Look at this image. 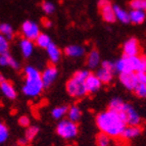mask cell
I'll return each mask as SVG.
<instances>
[{
    "mask_svg": "<svg viewBox=\"0 0 146 146\" xmlns=\"http://www.w3.org/2000/svg\"><path fill=\"white\" fill-rule=\"evenodd\" d=\"M96 125L100 132L108 135L110 138L122 136L123 131L127 126L121 115L110 110L98 113L96 117Z\"/></svg>",
    "mask_w": 146,
    "mask_h": 146,
    "instance_id": "cell-1",
    "label": "cell"
},
{
    "mask_svg": "<svg viewBox=\"0 0 146 146\" xmlns=\"http://www.w3.org/2000/svg\"><path fill=\"white\" fill-rule=\"evenodd\" d=\"M108 110L117 112L127 126H140L141 124V117L137 110L131 104L125 102L119 98H113L110 100Z\"/></svg>",
    "mask_w": 146,
    "mask_h": 146,
    "instance_id": "cell-2",
    "label": "cell"
},
{
    "mask_svg": "<svg viewBox=\"0 0 146 146\" xmlns=\"http://www.w3.org/2000/svg\"><path fill=\"white\" fill-rule=\"evenodd\" d=\"M24 73L25 85L23 87V93L31 97H36L41 94L44 89L41 73L33 66H26Z\"/></svg>",
    "mask_w": 146,
    "mask_h": 146,
    "instance_id": "cell-3",
    "label": "cell"
},
{
    "mask_svg": "<svg viewBox=\"0 0 146 146\" xmlns=\"http://www.w3.org/2000/svg\"><path fill=\"white\" fill-rule=\"evenodd\" d=\"M115 72L122 73H143L146 72V56H123L115 63Z\"/></svg>",
    "mask_w": 146,
    "mask_h": 146,
    "instance_id": "cell-4",
    "label": "cell"
},
{
    "mask_svg": "<svg viewBox=\"0 0 146 146\" xmlns=\"http://www.w3.org/2000/svg\"><path fill=\"white\" fill-rule=\"evenodd\" d=\"M89 75L90 72L88 71H77L74 73L71 79L66 82V88L68 94L75 98L84 97L87 94L85 88V80Z\"/></svg>",
    "mask_w": 146,
    "mask_h": 146,
    "instance_id": "cell-5",
    "label": "cell"
},
{
    "mask_svg": "<svg viewBox=\"0 0 146 146\" xmlns=\"http://www.w3.org/2000/svg\"><path fill=\"white\" fill-rule=\"evenodd\" d=\"M79 133V127L77 123H74L68 119H61L56 126V134L62 139L71 140L75 138Z\"/></svg>",
    "mask_w": 146,
    "mask_h": 146,
    "instance_id": "cell-6",
    "label": "cell"
},
{
    "mask_svg": "<svg viewBox=\"0 0 146 146\" xmlns=\"http://www.w3.org/2000/svg\"><path fill=\"white\" fill-rule=\"evenodd\" d=\"M97 5L100 15H101V17H102V20L105 23L112 24V23H115L117 21L113 5L111 4L110 0H99Z\"/></svg>",
    "mask_w": 146,
    "mask_h": 146,
    "instance_id": "cell-7",
    "label": "cell"
},
{
    "mask_svg": "<svg viewBox=\"0 0 146 146\" xmlns=\"http://www.w3.org/2000/svg\"><path fill=\"white\" fill-rule=\"evenodd\" d=\"M21 32H22L25 39H28L30 41H35L37 39V37L40 35L39 27L37 26V24H35L34 22H31V21L24 22V24L22 25V28H21Z\"/></svg>",
    "mask_w": 146,
    "mask_h": 146,
    "instance_id": "cell-8",
    "label": "cell"
},
{
    "mask_svg": "<svg viewBox=\"0 0 146 146\" xmlns=\"http://www.w3.org/2000/svg\"><path fill=\"white\" fill-rule=\"evenodd\" d=\"M119 79L123 86L130 91H134V89L139 83L138 76L136 73H122L119 74Z\"/></svg>",
    "mask_w": 146,
    "mask_h": 146,
    "instance_id": "cell-9",
    "label": "cell"
},
{
    "mask_svg": "<svg viewBox=\"0 0 146 146\" xmlns=\"http://www.w3.org/2000/svg\"><path fill=\"white\" fill-rule=\"evenodd\" d=\"M57 76V68L54 63H49V66L41 73L42 82H43L44 88H49L51 84L54 82V79Z\"/></svg>",
    "mask_w": 146,
    "mask_h": 146,
    "instance_id": "cell-10",
    "label": "cell"
},
{
    "mask_svg": "<svg viewBox=\"0 0 146 146\" xmlns=\"http://www.w3.org/2000/svg\"><path fill=\"white\" fill-rule=\"evenodd\" d=\"M123 53L125 56L140 55V44L136 38H130L123 45Z\"/></svg>",
    "mask_w": 146,
    "mask_h": 146,
    "instance_id": "cell-11",
    "label": "cell"
},
{
    "mask_svg": "<svg viewBox=\"0 0 146 146\" xmlns=\"http://www.w3.org/2000/svg\"><path fill=\"white\" fill-rule=\"evenodd\" d=\"M102 86L101 81L98 79V77L94 74L90 73L87 79L85 80V88L87 91V94H93V93L97 92Z\"/></svg>",
    "mask_w": 146,
    "mask_h": 146,
    "instance_id": "cell-12",
    "label": "cell"
},
{
    "mask_svg": "<svg viewBox=\"0 0 146 146\" xmlns=\"http://www.w3.org/2000/svg\"><path fill=\"white\" fill-rule=\"evenodd\" d=\"M141 132L142 129L140 128V126H126L121 137L125 140H132L138 137L141 134Z\"/></svg>",
    "mask_w": 146,
    "mask_h": 146,
    "instance_id": "cell-13",
    "label": "cell"
},
{
    "mask_svg": "<svg viewBox=\"0 0 146 146\" xmlns=\"http://www.w3.org/2000/svg\"><path fill=\"white\" fill-rule=\"evenodd\" d=\"M0 89L8 99H15L17 98V91H15V87L10 81L5 80L4 82H2L0 84Z\"/></svg>",
    "mask_w": 146,
    "mask_h": 146,
    "instance_id": "cell-14",
    "label": "cell"
},
{
    "mask_svg": "<svg viewBox=\"0 0 146 146\" xmlns=\"http://www.w3.org/2000/svg\"><path fill=\"white\" fill-rule=\"evenodd\" d=\"M130 15V22L134 25H141L146 20V12L142 10L131 9L129 12Z\"/></svg>",
    "mask_w": 146,
    "mask_h": 146,
    "instance_id": "cell-15",
    "label": "cell"
},
{
    "mask_svg": "<svg viewBox=\"0 0 146 146\" xmlns=\"http://www.w3.org/2000/svg\"><path fill=\"white\" fill-rule=\"evenodd\" d=\"M86 63L90 68H94L100 63V54L96 48H93L86 58Z\"/></svg>",
    "mask_w": 146,
    "mask_h": 146,
    "instance_id": "cell-16",
    "label": "cell"
},
{
    "mask_svg": "<svg viewBox=\"0 0 146 146\" xmlns=\"http://www.w3.org/2000/svg\"><path fill=\"white\" fill-rule=\"evenodd\" d=\"M113 9H115V19H117V21L121 22L122 24H129L130 23L129 12L127 11V10H125L124 8L117 6V5H113Z\"/></svg>",
    "mask_w": 146,
    "mask_h": 146,
    "instance_id": "cell-17",
    "label": "cell"
},
{
    "mask_svg": "<svg viewBox=\"0 0 146 146\" xmlns=\"http://www.w3.org/2000/svg\"><path fill=\"white\" fill-rule=\"evenodd\" d=\"M47 53H48L49 58H50V61L52 63H56L60 59L61 51L59 50V48L56 46L55 44L51 43L47 47Z\"/></svg>",
    "mask_w": 146,
    "mask_h": 146,
    "instance_id": "cell-18",
    "label": "cell"
},
{
    "mask_svg": "<svg viewBox=\"0 0 146 146\" xmlns=\"http://www.w3.org/2000/svg\"><path fill=\"white\" fill-rule=\"evenodd\" d=\"M84 48L79 45H70L64 48V54L68 57H79L84 54Z\"/></svg>",
    "mask_w": 146,
    "mask_h": 146,
    "instance_id": "cell-19",
    "label": "cell"
},
{
    "mask_svg": "<svg viewBox=\"0 0 146 146\" xmlns=\"http://www.w3.org/2000/svg\"><path fill=\"white\" fill-rule=\"evenodd\" d=\"M113 74L115 73L107 71V70H105V68H100L97 71V73H96V76H97L98 79L101 81V83L106 85V84H110L112 81Z\"/></svg>",
    "mask_w": 146,
    "mask_h": 146,
    "instance_id": "cell-20",
    "label": "cell"
},
{
    "mask_svg": "<svg viewBox=\"0 0 146 146\" xmlns=\"http://www.w3.org/2000/svg\"><path fill=\"white\" fill-rule=\"evenodd\" d=\"M33 48H34L33 41H30V40L25 39V38L21 41V49H22V53L26 58H28V57L32 54V52H33Z\"/></svg>",
    "mask_w": 146,
    "mask_h": 146,
    "instance_id": "cell-21",
    "label": "cell"
},
{
    "mask_svg": "<svg viewBox=\"0 0 146 146\" xmlns=\"http://www.w3.org/2000/svg\"><path fill=\"white\" fill-rule=\"evenodd\" d=\"M66 115H68V119L70 121H72L74 123H77L81 119V117H82V110L78 106L73 105V106L68 107V111Z\"/></svg>",
    "mask_w": 146,
    "mask_h": 146,
    "instance_id": "cell-22",
    "label": "cell"
},
{
    "mask_svg": "<svg viewBox=\"0 0 146 146\" xmlns=\"http://www.w3.org/2000/svg\"><path fill=\"white\" fill-rule=\"evenodd\" d=\"M35 44H36V46L40 47V48H45L47 49V47L52 43L51 40H50V37L46 34H41L38 37H37V39L35 40Z\"/></svg>",
    "mask_w": 146,
    "mask_h": 146,
    "instance_id": "cell-23",
    "label": "cell"
},
{
    "mask_svg": "<svg viewBox=\"0 0 146 146\" xmlns=\"http://www.w3.org/2000/svg\"><path fill=\"white\" fill-rule=\"evenodd\" d=\"M68 106L66 105H60V106L54 107L51 111V115L54 119H60L66 115H68Z\"/></svg>",
    "mask_w": 146,
    "mask_h": 146,
    "instance_id": "cell-24",
    "label": "cell"
},
{
    "mask_svg": "<svg viewBox=\"0 0 146 146\" xmlns=\"http://www.w3.org/2000/svg\"><path fill=\"white\" fill-rule=\"evenodd\" d=\"M0 35L4 36L7 40H11L15 37V32L10 25L3 23V24H0Z\"/></svg>",
    "mask_w": 146,
    "mask_h": 146,
    "instance_id": "cell-25",
    "label": "cell"
},
{
    "mask_svg": "<svg viewBox=\"0 0 146 146\" xmlns=\"http://www.w3.org/2000/svg\"><path fill=\"white\" fill-rule=\"evenodd\" d=\"M110 143H111V138L102 132H100L96 136V145L97 146H110Z\"/></svg>",
    "mask_w": 146,
    "mask_h": 146,
    "instance_id": "cell-26",
    "label": "cell"
},
{
    "mask_svg": "<svg viewBox=\"0 0 146 146\" xmlns=\"http://www.w3.org/2000/svg\"><path fill=\"white\" fill-rule=\"evenodd\" d=\"M40 129L37 126H30L25 133V138L27 139L29 142H32L35 138L37 137L38 133H39Z\"/></svg>",
    "mask_w": 146,
    "mask_h": 146,
    "instance_id": "cell-27",
    "label": "cell"
},
{
    "mask_svg": "<svg viewBox=\"0 0 146 146\" xmlns=\"http://www.w3.org/2000/svg\"><path fill=\"white\" fill-rule=\"evenodd\" d=\"M129 5L131 9L142 10L146 12V0H131Z\"/></svg>",
    "mask_w": 146,
    "mask_h": 146,
    "instance_id": "cell-28",
    "label": "cell"
},
{
    "mask_svg": "<svg viewBox=\"0 0 146 146\" xmlns=\"http://www.w3.org/2000/svg\"><path fill=\"white\" fill-rule=\"evenodd\" d=\"M9 52V43L4 36L0 35V55H5Z\"/></svg>",
    "mask_w": 146,
    "mask_h": 146,
    "instance_id": "cell-29",
    "label": "cell"
},
{
    "mask_svg": "<svg viewBox=\"0 0 146 146\" xmlns=\"http://www.w3.org/2000/svg\"><path fill=\"white\" fill-rule=\"evenodd\" d=\"M133 92L135 93L136 96L140 98H145L146 97V83H140L139 82L137 87L134 89Z\"/></svg>",
    "mask_w": 146,
    "mask_h": 146,
    "instance_id": "cell-30",
    "label": "cell"
},
{
    "mask_svg": "<svg viewBox=\"0 0 146 146\" xmlns=\"http://www.w3.org/2000/svg\"><path fill=\"white\" fill-rule=\"evenodd\" d=\"M40 6H41L42 10H43L46 15H51V13L54 12V9H55L54 5L52 4V3L48 2V1H42Z\"/></svg>",
    "mask_w": 146,
    "mask_h": 146,
    "instance_id": "cell-31",
    "label": "cell"
},
{
    "mask_svg": "<svg viewBox=\"0 0 146 146\" xmlns=\"http://www.w3.org/2000/svg\"><path fill=\"white\" fill-rule=\"evenodd\" d=\"M8 138V129L3 123L0 122V144L6 141Z\"/></svg>",
    "mask_w": 146,
    "mask_h": 146,
    "instance_id": "cell-32",
    "label": "cell"
},
{
    "mask_svg": "<svg viewBox=\"0 0 146 146\" xmlns=\"http://www.w3.org/2000/svg\"><path fill=\"white\" fill-rule=\"evenodd\" d=\"M101 68H105V70H107V71H110V72H112V73H115V63L111 62V61H110V60L102 61V62H101Z\"/></svg>",
    "mask_w": 146,
    "mask_h": 146,
    "instance_id": "cell-33",
    "label": "cell"
},
{
    "mask_svg": "<svg viewBox=\"0 0 146 146\" xmlns=\"http://www.w3.org/2000/svg\"><path fill=\"white\" fill-rule=\"evenodd\" d=\"M7 66L12 68L13 70H17V71L20 70V64H19V62H17L12 56H10L9 54H7Z\"/></svg>",
    "mask_w": 146,
    "mask_h": 146,
    "instance_id": "cell-34",
    "label": "cell"
},
{
    "mask_svg": "<svg viewBox=\"0 0 146 146\" xmlns=\"http://www.w3.org/2000/svg\"><path fill=\"white\" fill-rule=\"evenodd\" d=\"M30 124H31V121H30L29 117L27 115H22V117L19 119V125L23 128H29Z\"/></svg>",
    "mask_w": 146,
    "mask_h": 146,
    "instance_id": "cell-35",
    "label": "cell"
},
{
    "mask_svg": "<svg viewBox=\"0 0 146 146\" xmlns=\"http://www.w3.org/2000/svg\"><path fill=\"white\" fill-rule=\"evenodd\" d=\"M41 24H42V26H43L44 28H46V29H48V28H50L52 26L51 21L49 20L48 17H42Z\"/></svg>",
    "mask_w": 146,
    "mask_h": 146,
    "instance_id": "cell-36",
    "label": "cell"
},
{
    "mask_svg": "<svg viewBox=\"0 0 146 146\" xmlns=\"http://www.w3.org/2000/svg\"><path fill=\"white\" fill-rule=\"evenodd\" d=\"M0 66H7V54H5V55H0Z\"/></svg>",
    "mask_w": 146,
    "mask_h": 146,
    "instance_id": "cell-37",
    "label": "cell"
},
{
    "mask_svg": "<svg viewBox=\"0 0 146 146\" xmlns=\"http://www.w3.org/2000/svg\"><path fill=\"white\" fill-rule=\"evenodd\" d=\"M17 143H19V145L20 146H27L28 144H29V141H28L26 138H22L17 141Z\"/></svg>",
    "mask_w": 146,
    "mask_h": 146,
    "instance_id": "cell-38",
    "label": "cell"
},
{
    "mask_svg": "<svg viewBox=\"0 0 146 146\" xmlns=\"http://www.w3.org/2000/svg\"><path fill=\"white\" fill-rule=\"evenodd\" d=\"M5 80H6V79L4 78V76H3L2 74H0V84L2 83V82H4Z\"/></svg>",
    "mask_w": 146,
    "mask_h": 146,
    "instance_id": "cell-39",
    "label": "cell"
}]
</instances>
